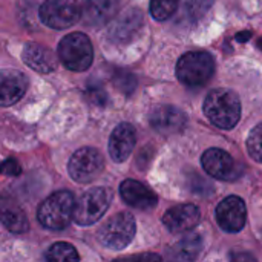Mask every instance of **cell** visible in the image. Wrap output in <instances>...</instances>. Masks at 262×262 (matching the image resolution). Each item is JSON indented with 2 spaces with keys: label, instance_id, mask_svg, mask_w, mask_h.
<instances>
[{
  "label": "cell",
  "instance_id": "d6986e66",
  "mask_svg": "<svg viewBox=\"0 0 262 262\" xmlns=\"http://www.w3.org/2000/svg\"><path fill=\"white\" fill-rule=\"evenodd\" d=\"M203 250V239L200 235H190L181 239L178 244L173 246L170 255L173 259H181V261H193L200 256Z\"/></svg>",
  "mask_w": 262,
  "mask_h": 262
},
{
  "label": "cell",
  "instance_id": "6da1fadb",
  "mask_svg": "<svg viewBox=\"0 0 262 262\" xmlns=\"http://www.w3.org/2000/svg\"><path fill=\"white\" fill-rule=\"evenodd\" d=\"M204 114L212 124L224 130L233 129L241 118V100L230 89H215L204 101Z\"/></svg>",
  "mask_w": 262,
  "mask_h": 262
},
{
  "label": "cell",
  "instance_id": "8fae6325",
  "mask_svg": "<svg viewBox=\"0 0 262 262\" xmlns=\"http://www.w3.org/2000/svg\"><path fill=\"white\" fill-rule=\"evenodd\" d=\"M120 195L127 206L143 212H149L158 204L157 193L135 180H124L120 186Z\"/></svg>",
  "mask_w": 262,
  "mask_h": 262
},
{
  "label": "cell",
  "instance_id": "4316f807",
  "mask_svg": "<svg viewBox=\"0 0 262 262\" xmlns=\"http://www.w3.org/2000/svg\"><path fill=\"white\" fill-rule=\"evenodd\" d=\"M3 173L9 175V177H18L21 173V167L18 166V163L15 160H6L3 163Z\"/></svg>",
  "mask_w": 262,
  "mask_h": 262
},
{
  "label": "cell",
  "instance_id": "f1b7e54d",
  "mask_svg": "<svg viewBox=\"0 0 262 262\" xmlns=\"http://www.w3.org/2000/svg\"><path fill=\"white\" fill-rule=\"evenodd\" d=\"M31 5H41L43 2H46V0H28Z\"/></svg>",
  "mask_w": 262,
  "mask_h": 262
},
{
  "label": "cell",
  "instance_id": "4fadbf2b",
  "mask_svg": "<svg viewBox=\"0 0 262 262\" xmlns=\"http://www.w3.org/2000/svg\"><path fill=\"white\" fill-rule=\"evenodd\" d=\"M200 220L201 213L195 204H180L164 213L163 224L172 233H184L195 229Z\"/></svg>",
  "mask_w": 262,
  "mask_h": 262
},
{
  "label": "cell",
  "instance_id": "9c48e42d",
  "mask_svg": "<svg viewBox=\"0 0 262 262\" xmlns=\"http://www.w3.org/2000/svg\"><path fill=\"white\" fill-rule=\"evenodd\" d=\"M218 226L227 233H238L247 223V207L243 198L227 196L216 207Z\"/></svg>",
  "mask_w": 262,
  "mask_h": 262
},
{
  "label": "cell",
  "instance_id": "30bf717a",
  "mask_svg": "<svg viewBox=\"0 0 262 262\" xmlns=\"http://www.w3.org/2000/svg\"><path fill=\"white\" fill-rule=\"evenodd\" d=\"M201 164L204 170L216 180L232 181L239 175V167L232 155L218 147L206 150L201 157Z\"/></svg>",
  "mask_w": 262,
  "mask_h": 262
},
{
  "label": "cell",
  "instance_id": "7a4b0ae2",
  "mask_svg": "<svg viewBox=\"0 0 262 262\" xmlns=\"http://www.w3.org/2000/svg\"><path fill=\"white\" fill-rule=\"evenodd\" d=\"M75 200L69 190H58L49 195L37 210L40 226L49 230H63L74 220Z\"/></svg>",
  "mask_w": 262,
  "mask_h": 262
},
{
  "label": "cell",
  "instance_id": "cb8c5ba5",
  "mask_svg": "<svg viewBox=\"0 0 262 262\" xmlns=\"http://www.w3.org/2000/svg\"><path fill=\"white\" fill-rule=\"evenodd\" d=\"M247 150H249V155L255 161L262 163V123L258 124L256 127H253L252 132L249 134Z\"/></svg>",
  "mask_w": 262,
  "mask_h": 262
},
{
  "label": "cell",
  "instance_id": "44dd1931",
  "mask_svg": "<svg viewBox=\"0 0 262 262\" xmlns=\"http://www.w3.org/2000/svg\"><path fill=\"white\" fill-rule=\"evenodd\" d=\"M45 258L48 261H58V262H75L80 259L77 250L74 246L68 244V243H55L49 247V250L46 252Z\"/></svg>",
  "mask_w": 262,
  "mask_h": 262
},
{
  "label": "cell",
  "instance_id": "5bb4252c",
  "mask_svg": "<svg viewBox=\"0 0 262 262\" xmlns=\"http://www.w3.org/2000/svg\"><path fill=\"white\" fill-rule=\"evenodd\" d=\"M121 0H86L83 6V23L91 28H100L115 18Z\"/></svg>",
  "mask_w": 262,
  "mask_h": 262
},
{
  "label": "cell",
  "instance_id": "ba28073f",
  "mask_svg": "<svg viewBox=\"0 0 262 262\" xmlns=\"http://www.w3.org/2000/svg\"><path fill=\"white\" fill-rule=\"evenodd\" d=\"M104 169V158L95 147H81L69 160L68 172L69 177L80 183L86 184L94 181Z\"/></svg>",
  "mask_w": 262,
  "mask_h": 262
},
{
  "label": "cell",
  "instance_id": "9a60e30c",
  "mask_svg": "<svg viewBox=\"0 0 262 262\" xmlns=\"http://www.w3.org/2000/svg\"><path fill=\"white\" fill-rule=\"evenodd\" d=\"M137 143V132L129 123H121L118 124L109 138V154L111 158L115 163H123L126 161L130 154L134 152Z\"/></svg>",
  "mask_w": 262,
  "mask_h": 262
},
{
  "label": "cell",
  "instance_id": "d4e9b609",
  "mask_svg": "<svg viewBox=\"0 0 262 262\" xmlns=\"http://www.w3.org/2000/svg\"><path fill=\"white\" fill-rule=\"evenodd\" d=\"M114 81H115V86L121 91V92H126V94H130L135 86H137V78L126 72V71H120L115 77H114Z\"/></svg>",
  "mask_w": 262,
  "mask_h": 262
},
{
  "label": "cell",
  "instance_id": "8992f818",
  "mask_svg": "<svg viewBox=\"0 0 262 262\" xmlns=\"http://www.w3.org/2000/svg\"><path fill=\"white\" fill-rule=\"evenodd\" d=\"M112 203V190L109 187H94L89 189L86 193L75 204L74 221L81 226L88 227L95 223L107 212Z\"/></svg>",
  "mask_w": 262,
  "mask_h": 262
},
{
  "label": "cell",
  "instance_id": "ac0fdd59",
  "mask_svg": "<svg viewBox=\"0 0 262 262\" xmlns=\"http://www.w3.org/2000/svg\"><path fill=\"white\" fill-rule=\"evenodd\" d=\"M21 58L32 71H37L40 74H49L57 68V58L54 52L38 43H26Z\"/></svg>",
  "mask_w": 262,
  "mask_h": 262
},
{
  "label": "cell",
  "instance_id": "484cf974",
  "mask_svg": "<svg viewBox=\"0 0 262 262\" xmlns=\"http://www.w3.org/2000/svg\"><path fill=\"white\" fill-rule=\"evenodd\" d=\"M88 92V97L91 98V101H94V104H100L103 106L107 100V95L104 92V89L100 86V84H95V86H88L86 89Z\"/></svg>",
  "mask_w": 262,
  "mask_h": 262
},
{
  "label": "cell",
  "instance_id": "277c9868",
  "mask_svg": "<svg viewBox=\"0 0 262 262\" xmlns=\"http://www.w3.org/2000/svg\"><path fill=\"white\" fill-rule=\"evenodd\" d=\"M58 58L69 71H86L94 60V48L89 37L83 32L64 35L58 43Z\"/></svg>",
  "mask_w": 262,
  "mask_h": 262
},
{
  "label": "cell",
  "instance_id": "3957f363",
  "mask_svg": "<svg viewBox=\"0 0 262 262\" xmlns=\"http://www.w3.org/2000/svg\"><path fill=\"white\" fill-rule=\"evenodd\" d=\"M215 74V60L209 52H187L177 63V77L187 88H201Z\"/></svg>",
  "mask_w": 262,
  "mask_h": 262
},
{
  "label": "cell",
  "instance_id": "7c38bea8",
  "mask_svg": "<svg viewBox=\"0 0 262 262\" xmlns=\"http://www.w3.org/2000/svg\"><path fill=\"white\" fill-rule=\"evenodd\" d=\"M143 12L137 8L124 11L120 17L114 20L107 37L114 43H127L130 41L143 28Z\"/></svg>",
  "mask_w": 262,
  "mask_h": 262
},
{
  "label": "cell",
  "instance_id": "52a82bcc",
  "mask_svg": "<svg viewBox=\"0 0 262 262\" xmlns=\"http://www.w3.org/2000/svg\"><path fill=\"white\" fill-rule=\"evenodd\" d=\"M40 20L52 29H66L74 26L83 15L77 0H46L38 8Z\"/></svg>",
  "mask_w": 262,
  "mask_h": 262
},
{
  "label": "cell",
  "instance_id": "e0dca14e",
  "mask_svg": "<svg viewBox=\"0 0 262 262\" xmlns=\"http://www.w3.org/2000/svg\"><path fill=\"white\" fill-rule=\"evenodd\" d=\"M28 89V77L15 69H3L0 74V103L11 106L17 103Z\"/></svg>",
  "mask_w": 262,
  "mask_h": 262
},
{
  "label": "cell",
  "instance_id": "5b68a950",
  "mask_svg": "<svg viewBox=\"0 0 262 262\" xmlns=\"http://www.w3.org/2000/svg\"><path fill=\"white\" fill-rule=\"evenodd\" d=\"M135 218L127 212L111 216L98 232V241L111 250H124L135 238Z\"/></svg>",
  "mask_w": 262,
  "mask_h": 262
},
{
  "label": "cell",
  "instance_id": "603a6c76",
  "mask_svg": "<svg viewBox=\"0 0 262 262\" xmlns=\"http://www.w3.org/2000/svg\"><path fill=\"white\" fill-rule=\"evenodd\" d=\"M215 0H184V14L190 20H198L207 14Z\"/></svg>",
  "mask_w": 262,
  "mask_h": 262
},
{
  "label": "cell",
  "instance_id": "7402d4cb",
  "mask_svg": "<svg viewBox=\"0 0 262 262\" xmlns=\"http://www.w3.org/2000/svg\"><path fill=\"white\" fill-rule=\"evenodd\" d=\"M178 5L180 0H150V14L155 20L163 21L175 14Z\"/></svg>",
  "mask_w": 262,
  "mask_h": 262
},
{
  "label": "cell",
  "instance_id": "ffe728a7",
  "mask_svg": "<svg viewBox=\"0 0 262 262\" xmlns=\"http://www.w3.org/2000/svg\"><path fill=\"white\" fill-rule=\"evenodd\" d=\"M2 221H3V226L12 233H23L28 230V218L23 213V210L18 207H14V206L3 207Z\"/></svg>",
  "mask_w": 262,
  "mask_h": 262
},
{
  "label": "cell",
  "instance_id": "2e32d148",
  "mask_svg": "<svg viewBox=\"0 0 262 262\" xmlns=\"http://www.w3.org/2000/svg\"><path fill=\"white\" fill-rule=\"evenodd\" d=\"M150 124L157 132L161 134H177L181 132L186 126L187 117L183 111L175 106H158L150 114Z\"/></svg>",
  "mask_w": 262,
  "mask_h": 262
},
{
  "label": "cell",
  "instance_id": "83f0119b",
  "mask_svg": "<svg viewBox=\"0 0 262 262\" xmlns=\"http://www.w3.org/2000/svg\"><path fill=\"white\" fill-rule=\"evenodd\" d=\"M250 37H252V32H241V34L236 35V40L238 41H244V40H249Z\"/></svg>",
  "mask_w": 262,
  "mask_h": 262
}]
</instances>
